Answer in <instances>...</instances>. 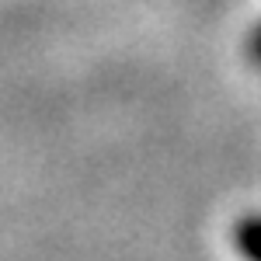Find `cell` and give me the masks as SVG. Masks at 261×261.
<instances>
[{"mask_svg": "<svg viewBox=\"0 0 261 261\" xmlns=\"http://www.w3.org/2000/svg\"><path fill=\"white\" fill-rule=\"evenodd\" d=\"M247 56L261 66V24H258V32L251 35V42H247Z\"/></svg>", "mask_w": 261, "mask_h": 261, "instance_id": "obj_2", "label": "cell"}, {"mask_svg": "<svg viewBox=\"0 0 261 261\" xmlns=\"http://www.w3.org/2000/svg\"><path fill=\"white\" fill-rule=\"evenodd\" d=\"M233 247L244 261H261V216H244L233 226Z\"/></svg>", "mask_w": 261, "mask_h": 261, "instance_id": "obj_1", "label": "cell"}]
</instances>
